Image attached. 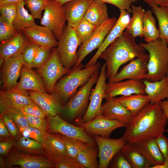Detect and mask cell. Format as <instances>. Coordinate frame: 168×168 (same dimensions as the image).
Returning a JSON list of instances; mask_svg holds the SVG:
<instances>
[{
  "label": "cell",
  "mask_w": 168,
  "mask_h": 168,
  "mask_svg": "<svg viewBox=\"0 0 168 168\" xmlns=\"http://www.w3.org/2000/svg\"><path fill=\"white\" fill-rule=\"evenodd\" d=\"M168 121L159 103H150L126 125L123 137L132 143L155 139L164 134Z\"/></svg>",
  "instance_id": "6da1fadb"
},
{
  "label": "cell",
  "mask_w": 168,
  "mask_h": 168,
  "mask_svg": "<svg viewBox=\"0 0 168 168\" xmlns=\"http://www.w3.org/2000/svg\"><path fill=\"white\" fill-rule=\"evenodd\" d=\"M131 34L124 31L100 54L98 58L104 60L106 66V75L109 82L118 73L122 64L143 55L145 49L137 44Z\"/></svg>",
  "instance_id": "7a4b0ae2"
},
{
  "label": "cell",
  "mask_w": 168,
  "mask_h": 168,
  "mask_svg": "<svg viewBox=\"0 0 168 168\" xmlns=\"http://www.w3.org/2000/svg\"><path fill=\"white\" fill-rule=\"evenodd\" d=\"M100 64L96 63L92 66L84 67L81 64L58 82L52 94L56 96L63 105L76 92L77 89L86 83L91 77L99 70Z\"/></svg>",
  "instance_id": "3957f363"
},
{
  "label": "cell",
  "mask_w": 168,
  "mask_h": 168,
  "mask_svg": "<svg viewBox=\"0 0 168 168\" xmlns=\"http://www.w3.org/2000/svg\"><path fill=\"white\" fill-rule=\"evenodd\" d=\"M139 44L149 53L147 72L144 79L155 82L168 75V46L166 40L159 38L151 42Z\"/></svg>",
  "instance_id": "277c9868"
},
{
  "label": "cell",
  "mask_w": 168,
  "mask_h": 168,
  "mask_svg": "<svg viewBox=\"0 0 168 168\" xmlns=\"http://www.w3.org/2000/svg\"><path fill=\"white\" fill-rule=\"evenodd\" d=\"M99 70L91 77L89 80L82 86L63 106L61 114L72 120L82 114L87 108L92 87L96 83L99 75Z\"/></svg>",
  "instance_id": "5b68a950"
},
{
  "label": "cell",
  "mask_w": 168,
  "mask_h": 168,
  "mask_svg": "<svg viewBox=\"0 0 168 168\" xmlns=\"http://www.w3.org/2000/svg\"><path fill=\"white\" fill-rule=\"evenodd\" d=\"M81 45L75 29L67 25L58 40L56 48L58 58L64 67L71 68L75 66L78 59L77 49Z\"/></svg>",
  "instance_id": "8992f818"
},
{
  "label": "cell",
  "mask_w": 168,
  "mask_h": 168,
  "mask_svg": "<svg viewBox=\"0 0 168 168\" xmlns=\"http://www.w3.org/2000/svg\"><path fill=\"white\" fill-rule=\"evenodd\" d=\"M72 69L63 65L56 49H53L48 60L37 71L44 82L47 91L52 93L58 80L63 75L70 73Z\"/></svg>",
  "instance_id": "52a82bcc"
},
{
  "label": "cell",
  "mask_w": 168,
  "mask_h": 168,
  "mask_svg": "<svg viewBox=\"0 0 168 168\" xmlns=\"http://www.w3.org/2000/svg\"><path fill=\"white\" fill-rule=\"evenodd\" d=\"M44 10L40 24L49 29L58 40L67 21L63 7L57 2L49 1L47 2Z\"/></svg>",
  "instance_id": "ba28073f"
},
{
  "label": "cell",
  "mask_w": 168,
  "mask_h": 168,
  "mask_svg": "<svg viewBox=\"0 0 168 168\" xmlns=\"http://www.w3.org/2000/svg\"><path fill=\"white\" fill-rule=\"evenodd\" d=\"M117 20L115 17L109 18L102 24L97 27L91 37L80 45L77 51L78 61L72 68H75L79 66L88 54L100 47Z\"/></svg>",
  "instance_id": "9c48e42d"
},
{
  "label": "cell",
  "mask_w": 168,
  "mask_h": 168,
  "mask_svg": "<svg viewBox=\"0 0 168 168\" xmlns=\"http://www.w3.org/2000/svg\"><path fill=\"white\" fill-rule=\"evenodd\" d=\"M106 66L105 63L101 67L99 77L94 88L91 92L90 102L81 123L89 121L101 113L102 100L105 97L107 78Z\"/></svg>",
  "instance_id": "30bf717a"
},
{
  "label": "cell",
  "mask_w": 168,
  "mask_h": 168,
  "mask_svg": "<svg viewBox=\"0 0 168 168\" xmlns=\"http://www.w3.org/2000/svg\"><path fill=\"white\" fill-rule=\"evenodd\" d=\"M4 166H18L22 168H50L55 167L54 161L47 157L25 152L16 151L7 158Z\"/></svg>",
  "instance_id": "8fae6325"
},
{
  "label": "cell",
  "mask_w": 168,
  "mask_h": 168,
  "mask_svg": "<svg viewBox=\"0 0 168 168\" xmlns=\"http://www.w3.org/2000/svg\"><path fill=\"white\" fill-rule=\"evenodd\" d=\"M34 102L28 91L21 90L16 86L1 91L0 92V118L12 110Z\"/></svg>",
  "instance_id": "7c38bea8"
},
{
  "label": "cell",
  "mask_w": 168,
  "mask_h": 168,
  "mask_svg": "<svg viewBox=\"0 0 168 168\" xmlns=\"http://www.w3.org/2000/svg\"><path fill=\"white\" fill-rule=\"evenodd\" d=\"M47 116V126L50 132L58 133L67 137L79 139L87 143H95L92 138L82 127L69 124L61 119L58 115L53 116Z\"/></svg>",
  "instance_id": "4fadbf2b"
},
{
  "label": "cell",
  "mask_w": 168,
  "mask_h": 168,
  "mask_svg": "<svg viewBox=\"0 0 168 168\" xmlns=\"http://www.w3.org/2000/svg\"><path fill=\"white\" fill-rule=\"evenodd\" d=\"M94 137L98 146L100 168H107L113 158L127 142L123 137L116 139L97 135Z\"/></svg>",
  "instance_id": "5bb4252c"
},
{
  "label": "cell",
  "mask_w": 168,
  "mask_h": 168,
  "mask_svg": "<svg viewBox=\"0 0 168 168\" xmlns=\"http://www.w3.org/2000/svg\"><path fill=\"white\" fill-rule=\"evenodd\" d=\"M148 59L149 55L145 53L142 56L131 60L109 82H116L126 79L138 80L144 79L147 72Z\"/></svg>",
  "instance_id": "9a60e30c"
},
{
  "label": "cell",
  "mask_w": 168,
  "mask_h": 168,
  "mask_svg": "<svg viewBox=\"0 0 168 168\" xmlns=\"http://www.w3.org/2000/svg\"><path fill=\"white\" fill-rule=\"evenodd\" d=\"M126 125L123 122L105 118L100 113L89 121L81 123L80 126L89 134L109 138L114 130L119 128L125 127Z\"/></svg>",
  "instance_id": "2e32d148"
},
{
  "label": "cell",
  "mask_w": 168,
  "mask_h": 168,
  "mask_svg": "<svg viewBox=\"0 0 168 168\" xmlns=\"http://www.w3.org/2000/svg\"><path fill=\"white\" fill-rule=\"evenodd\" d=\"M135 94H146L145 86L142 81L133 79L106 83L105 100L117 96H127Z\"/></svg>",
  "instance_id": "e0dca14e"
},
{
  "label": "cell",
  "mask_w": 168,
  "mask_h": 168,
  "mask_svg": "<svg viewBox=\"0 0 168 168\" xmlns=\"http://www.w3.org/2000/svg\"><path fill=\"white\" fill-rule=\"evenodd\" d=\"M118 19L114 26L107 35L100 47L84 67L95 64L100 54L116 38L120 36L128 25L130 20V13L125 10H121Z\"/></svg>",
  "instance_id": "ac0fdd59"
},
{
  "label": "cell",
  "mask_w": 168,
  "mask_h": 168,
  "mask_svg": "<svg viewBox=\"0 0 168 168\" xmlns=\"http://www.w3.org/2000/svg\"><path fill=\"white\" fill-rule=\"evenodd\" d=\"M21 31L31 43L50 49L57 46V40L51 31L45 26L36 25Z\"/></svg>",
  "instance_id": "d6986e66"
},
{
  "label": "cell",
  "mask_w": 168,
  "mask_h": 168,
  "mask_svg": "<svg viewBox=\"0 0 168 168\" xmlns=\"http://www.w3.org/2000/svg\"><path fill=\"white\" fill-rule=\"evenodd\" d=\"M23 65L22 54L15 56L3 63L2 70V80L3 90H7L16 86Z\"/></svg>",
  "instance_id": "ffe728a7"
},
{
  "label": "cell",
  "mask_w": 168,
  "mask_h": 168,
  "mask_svg": "<svg viewBox=\"0 0 168 168\" xmlns=\"http://www.w3.org/2000/svg\"><path fill=\"white\" fill-rule=\"evenodd\" d=\"M29 42L22 32L18 31L0 45V65L5 61L22 54L25 48Z\"/></svg>",
  "instance_id": "44dd1931"
},
{
  "label": "cell",
  "mask_w": 168,
  "mask_h": 168,
  "mask_svg": "<svg viewBox=\"0 0 168 168\" xmlns=\"http://www.w3.org/2000/svg\"><path fill=\"white\" fill-rule=\"evenodd\" d=\"M28 93L32 100L42 108L47 115L53 116L61 114L63 105L54 94L32 90L28 91Z\"/></svg>",
  "instance_id": "7402d4cb"
},
{
  "label": "cell",
  "mask_w": 168,
  "mask_h": 168,
  "mask_svg": "<svg viewBox=\"0 0 168 168\" xmlns=\"http://www.w3.org/2000/svg\"><path fill=\"white\" fill-rule=\"evenodd\" d=\"M94 0H72L62 6L68 25L75 29Z\"/></svg>",
  "instance_id": "603a6c76"
},
{
  "label": "cell",
  "mask_w": 168,
  "mask_h": 168,
  "mask_svg": "<svg viewBox=\"0 0 168 168\" xmlns=\"http://www.w3.org/2000/svg\"><path fill=\"white\" fill-rule=\"evenodd\" d=\"M101 114L105 118L120 121L126 124L133 117L128 109L114 97L106 99L105 102L102 105Z\"/></svg>",
  "instance_id": "cb8c5ba5"
},
{
  "label": "cell",
  "mask_w": 168,
  "mask_h": 168,
  "mask_svg": "<svg viewBox=\"0 0 168 168\" xmlns=\"http://www.w3.org/2000/svg\"><path fill=\"white\" fill-rule=\"evenodd\" d=\"M16 87L21 90L44 93L46 92L47 91L44 82L39 74L32 68L23 65L21 70L19 82Z\"/></svg>",
  "instance_id": "d4e9b609"
},
{
  "label": "cell",
  "mask_w": 168,
  "mask_h": 168,
  "mask_svg": "<svg viewBox=\"0 0 168 168\" xmlns=\"http://www.w3.org/2000/svg\"><path fill=\"white\" fill-rule=\"evenodd\" d=\"M134 143L138 150L150 163L151 168L164 163V157L155 139H149Z\"/></svg>",
  "instance_id": "484cf974"
},
{
  "label": "cell",
  "mask_w": 168,
  "mask_h": 168,
  "mask_svg": "<svg viewBox=\"0 0 168 168\" xmlns=\"http://www.w3.org/2000/svg\"><path fill=\"white\" fill-rule=\"evenodd\" d=\"M142 82L150 103H158L168 98V75L157 81L150 82L144 79Z\"/></svg>",
  "instance_id": "4316f807"
},
{
  "label": "cell",
  "mask_w": 168,
  "mask_h": 168,
  "mask_svg": "<svg viewBox=\"0 0 168 168\" xmlns=\"http://www.w3.org/2000/svg\"><path fill=\"white\" fill-rule=\"evenodd\" d=\"M43 146L45 155L53 161L68 154L60 135L47 133Z\"/></svg>",
  "instance_id": "83f0119b"
},
{
  "label": "cell",
  "mask_w": 168,
  "mask_h": 168,
  "mask_svg": "<svg viewBox=\"0 0 168 168\" xmlns=\"http://www.w3.org/2000/svg\"><path fill=\"white\" fill-rule=\"evenodd\" d=\"M114 98L125 106L133 116L137 115L150 103V100L146 94H135Z\"/></svg>",
  "instance_id": "f1b7e54d"
},
{
  "label": "cell",
  "mask_w": 168,
  "mask_h": 168,
  "mask_svg": "<svg viewBox=\"0 0 168 168\" xmlns=\"http://www.w3.org/2000/svg\"><path fill=\"white\" fill-rule=\"evenodd\" d=\"M84 17L96 26H100L109 18L105 3L94 0Z\"/></svg>",
  "instance_id": "f546056e"
},
{
  "label": "cell",
  "mask_w": 168,
  "mask_h": 168,
  "mask_svg": "<svg viewBox=\"0 0 168 168\" xmlns=\"http://www.w3.org/2000/svg\"><path fill=\"white\" fill-rule=\"evenodd\" d=\"M133 16L125 31L134 38L143 37V18L145 11L141 6L131 5Z\"/></svg>",
  "instance_id": "4dcf8cb0"
},
{
  "label": "cell",
  "mask_w": 168,
  "mask_h": 168,
  "mask_svg": "<svg viewBox=\"0 0 168 168\" xmlns=\"http://www.w3.org/2000/svg\"><path fill=\"white\" fill-rule=\"evenodd\" d=\"M120 151L133 168H151V165L138 150L135 143L127 142Z\"/></svg>",
  "instance_id": "1f68e13d"
},
{
  "label": "cell",
  "mask_w": 168,
  "mask_h": 168,
  "mask_svg": "<svg viewBox=\"0 0 168 168\" xmlns=\"http://www.w3.org/2000/svg\"><path fill=\"white\" fill-rule=\"evenodd\" d=\"M98 151V147L95 143H89L79 152L77 159L84 168H99L97 161Z\"/></svg>",
  "instance_id": "d6a6232c"
},
{
  "label": "cell",
  "mask_w": 168,
  "mask_h": 168,
  "mask_svg": "<svg viewBox=\"0 0 168 168\" xmlns=\"http://www.w3.org/2000/svg\"><path fill=\"white\" fill-rule=\"evenodd\" d=\"M25 5L24 0L17 3L16 12L13 25L18 31H21L23 29L36 25L35 21V19L26 9Z\"/></svg>",
  "instance_id": "836d02e7"
},
{
  "label": "cell",
  "mask_w": 168,
  "mask_h": 168,
  "mask_svg": "<svg viewBox=\"0 0 168 168\" xmlns=\"http://www.w3.org/2000/svg\"><path fill=\"white\" fill-rule=\"evenodd\" d=\"M143 37L146 43L154 41L159 38V32L157 28L152 12L149 10L145 11L143 18Z\"/></svg>",
  "instance_id": "e575fe53"
},
{
  "label": "cell",
  "mask_w": 168,
  "mask_h": 168,
  "mask_svg": "<svg viewBox=\"0 0 168 168\" xmlns=\"http://www.w3.org/2000/svg\"><path fill=\"white\" fill-rule=\"evenodd\" d=\"M151 7L158 21L159 38L166 40L168 39V7L154 5Z\"/></svg>",
  "instance_id": "d590c367"
},
{
  "label": "cell",
  "mask_w": 168,
  "mask_h": 168,
  "mask_svg": "<svg viewBox=\"0 0 168 168\" xmlns=\"http://www.w3.org/2000/svg\"><path fill=\"white\" fill-rule=\"evenodd\" d=\"M15 145L17 149L23 152L40 155H45L43 144L30 138L23 136L18 139Z\"/></svg>",
  "instance_id": "8d00e7d4"
},
{
  "label": "cell",
  "mask_w": 168,
  "mask_h": 168,
  "mask_svg": "<svg viewBox=\"0 0 168 168\" xmlns=\"http://www.w3.org/2000/svg\"><path fill=\"white\" fill-rule=\"evenodd\" d=\"M97 27L83 18L75 29L77 36L81 44L91 37Z\"/></svg>",
  "instance_id": "74e56055"
},
{
  "label": "cell",
  "mask_w": 168,
  "mask_h": 168,
  "mask_svg": "<svg viewBox=\"0 0 168 168\" xmlns=\"http://www.w3.org/2000/svg\"><path fill=\"white\" fill-rule=\"evenodd\" d=\"M60 135L68 154L76 159L79 152L90 143L79 139L69 138L62 134Z\"/></svg>",
  "instance_id": "f35d334b"
},
{
  "label": "cell",
  "mask_w": 168,
  "mask_h": 168,
  "mask_svg": "<svg viewBox=\"0 0 168 168\" xmlns=\"http://www.w3.org/2000/svg\"><path fill=\"white\" fill-rule=\"evenodd\" d=\"M25 5L35 19H41L42 12L44 10L48 0H24Z\"/></svg>",
  "instance_id": "ab89813d"
},
{
  "label": "cell",
  "mask_w": 168,
  "mask_h": 168,
  "mask_svg": "<svg viewBox=\"0 0 168 168\" xmlns=\"http://www.w3.org/2000/svg\"><path fill=\"white\" fill-rule=\"evenodd\" d=\"M18 31L13 24L8 22L0 16V42L5 41L14 35Z\"/></svg>",
  "instance_id": "60d3db41"
},
{
  "label": "cell",
  "mask_w": 168,
  "mask_h": 168,
  "mask_svg": "<svg viewBox=\"0 0 168 168\" xmlns=\"http://www.w3.org/2000/svg\"><path fill=\"white\" fill-rule=\"evenodd\" d=\"M23 136L35 140L43 145L47 133L37 128L28 126L24 128H19Z\"/></svg>",
  "instance_id": "b9f144b4"
},
{
  "label": "cell",
  "mask_w": 168,
  "mask_h": 168,
  "mask_svg": "<svg viewBox=\"0 0 168 168\" xmlns=\"http://www.w3.org/2000/svg\"><path fill=\"white\" fill-rule=\"evenodd\" d=\"M51 49L39 46L33 60L32 68L39 69L50 58Z\"/></svg>",
  "instance_id": "7bdbcfd3"
},
{
  "label": "cell",
  "mask_w": 168,
  "mask_h": 168,
  "mask_svg": "<svg viewBox=\"0 0 168 168\" xmlns=\"http://www.w3.org/2000/svg\"><path fill=\"white\" fill-rule=\"evenodd\" d=\"M39 46L30 41L27 44L22 53L23 65L32 68L33 60Z\"/></svg>",
  "instance_id": "ee69618b"
},
{
  "label": "cell",
  "mask_w": 168,
  "mask_h": 168,
  "mask_svg": "<svg viewBox=\"0 0 168 168\" xmlns=\"http://www.w3.org/2000/svg\"><path fill=\"white\" fill-rule=\"evenodd\" d=\"M57 168H84L77 159L66 154L53 161Z\"/></svg>",
  "instance_id": "f6af8a7d"
},
{
  "label": "cell",
  "mask_w": 168,
  "mask_h": 168,
  "mask_svg": "<svg viewBox=\"0 0 168 168\" xmlns=\"http://www.w3.org/2000/svg\"><path fill=\"white\" fill-rule=\"evenodd\" d=\"M17 3L12 2L0 5L1 16L11 24H13L16 12Z\"/></svg>",
  "instance_id": "bcb514c9"
},
{
  "label": "cell",
  "mask_w": 168,
  "mask_h": 168,
  "mask_svg": "<svg viewBox=\"0 0 168 168\" xmlns=\"http://www.w3.org/2000/svg\"><path fill=\"white\" fill-rule=\"evenodd\" d=\"M17 110L27 114L44 118L47 115L44 110L38 105L34 102L26 105Z\"/></svg>",
  "instance_id": "7dc6e473"
},
{
  "label": "cell",
  "mask_w": 168,
  "mask_h": 168,
  "mask_svg": "<svg viewBox=\"0 0 168 168\" xmlns=\"http://www.w3.org/2000/svg\"><path fill=\"white\" fill-rule=\"evenodd\" d=\"M23 114L26 118L30 126L35 128L43 132L46 131L47 123L44 118L24 113Z\"/></svg>",
  "instance_id": "c3c4849f"
},
{
  "label": "cell",
  "mask_w": 168,
  "mask_h": 168,
  "mask_svg": "<svg viewBox=\"0 0 168 168\" xmlns=\"http://www.w3.org/2000/svg\"><path fill=\"white\" fill-rule=\"evenodd\" d=\"M103 2L112 4L117 7L120 10H125L132 12L131 5L137 0H99Z\"/></svg>",
  "instance_id": "681fc988"
},
{
  "label": "cell",
  "mask_w": 168,
  "mask_h": 168,
  "mask_svg": "<svg viewBox=\"0 0 168 168\" xmlns=\"http://www.w3.org/2000/svg\"><path fill=\"white\" fill-rule=\"evenodd\" d=\"M9 114L18 128L30 126L24 114L21 112L17 110H13Z\"/></svg>",
  "instance_id": "f907efd6"
},
{
  "label": "cell",
  "mask_w": 168,
  "mask_h": 168,
  "mask_svg": "<svg viewBox=\"0 0 168 168\" xmlns=\"http://www.w3.org/2000/svg\"><path fill=\"white\" fill-rule=\"evenodd\" d=\"M164 159L165 163H168V138L164 134L155 138Z\"/></svg>",
  "instance_id": "816d5d0a"
},
{
  "label": "cell",
  "mask_w": 168,
  "mask_h": 168,
  "mask_svg": "<svg viewBox=\"0 0 168 168\" xmlns=\"http://www.w3.org/2000/svg\"><path fill=\"white\" fill-rule=\"evenodd\" d=\"M2 120L11 135L15 137L17 134L18 130L16 125L9 114L4 115L2 118Z\"/></svg>",
  "instance_id": "f5cc1de1"
},
{
  "label": "cell",
  "mask_w": 168,
  "mask_h": 168,
  "mask_svg": "<svg viewBox=\"0 0 168 168\" xmlns=\"http://www.w3.org/2000/svg\"><path fill=\"white\" fill-rule=\"evenodd\" d=\"M118 155L115 160L114 167L117 168H133L129 161L121 152H118Z\"/></svg>",
  "instance_id": "db71d44e"
},
{
  "label": "cell",
  "mask_w": 168,
  "mask_h": 168,
  "mask_svg": "<svg viewBox=\"0 0 168 168\" xmlns=\"http://www.w3.org/2000/svg\"><path fill=\"white\" fill-rule=\"evenodd\" d=\"M16 144L14 141L8 140L0 143V154L1 156L7 154Z\"/></svg>",
  "instance_id": "11a10c76"
},
{
  "label": "cell",
  "mask_w": 168,
  "mask_h": 168,
  "mask_svg": "<svg viewBox=\"0 0 168 168\" xmlns=\"http://www.w3.org/2000/svg\"><path fill=\"white\" fill-rule=\"evenodd\" d=\"M150 7L154 5L160 7H168V0H142Z\"/></svg>",
  "instance_id": "9f6ffc18"
},
{
  "label": "cell",
  "mask_w": 168,
  "mask_h": 168,
  "mask_svg": "<svg viewBox=\"0 0 168 168\" xmlns=\"http://www.w3.org/2000/svg\"><path fill=\"white\" fill-rule=\"evenodd\" d=\"M2 118L0 120V136L1 138H5L8 137L9 133Z\"/></svg>",
  "instance_id": "6f0895ef"
},
{
  "label": "cell",
  "mask_w": 168,
  "mask_h": 168,
  "mask_svg": "<svg viewBox=\"0 0 168 168\" xmlns=\"http://www.w3.org/2000/svg\"><path fill=\"white\" fill-rule=\"evenodd\" d=\"M159 103L165 113L168 120V98L160 101ZM165 131L168 133V128L166 129Z\"/></svg>",
  "instance_id": "680465c9"
},
{
  "label": "cell",
  "mask_w": 168,
  "mask_h": 168,
  "mask_svg": "<svg viewBox=\"0 0 168 168\" xmlns=\"http://www.w3.org/2000/svg\"><path fill=\"white\" fill-rule=\"evenodd\" d=\"M21 0H0V5L9 2L17 3Z\"/></svg>",
  "instance_id": "91938a15"
},
{
  "label": "cell",
  "mask_w": 168,
  "mask_h": 168,
  "mask_svg": "<svg viewBox=\"0 0 168 168\" xmlns=\"http://www.w3.org/2000/svg\"><path fill=\"white\" fill-rule=\"evenodd\" d=\"M153 168H168V163H164L162 165L155 166Z\"/></svg>",
  "instance_id": "94428289"
},
{
  "label": "cell",
  "mask_w": 168,
  "mask_h": 168,
  "mask_svg": "<svg viewBox=\"0 0 168 168\" xmlns=\"http://www.w3.org/2000/svg\"><path fill=\"white\" fill-rule=\"evenodd\" d=\"M72 0H54L53 1L57 2L59 3L61 5Z\"/></svg>",
  "instance_id": "6125c7cd"
},
{
  "label": "cell",
  "mask_w": 168,
  "mask_h": 168,
  "mask_svg": "<svg viewBox=\"0 0 168 168\" xmlns=\"http://www.w3.org/2000/svg\"><path fill=\"white\" fill-rule=\"evenodd\" d=\"M166 42H167V46H168V39L167 40H166Z\"/></svg>",
  "instance_id": "be15d7a7"
},
{
  "label": "cell",
  "mask_w": 168,
  "mask_h": 168,
  "mask_svg": "<svg viewBox=\"0 0 168 168\" xmlns=\"http://www.w3.org/2000/svg\"><path fill=\"white\" fill-rule=\"evenodd\" d=\"M48 1H49H49H53V0H48Z\"/></svg>",
  "instance_id": "e7e4bbea"
}]
</instances>
